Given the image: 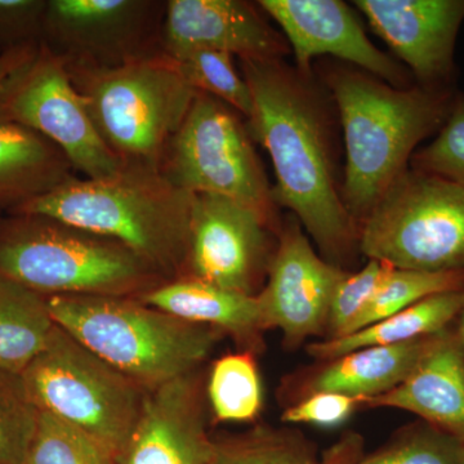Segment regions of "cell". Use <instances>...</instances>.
<instances>
[{"label":"cell","instance_id":"cell-1","mask_svg":"<svg viewBox=\"0 0 464 464\" xmlns=\"http://www.w3.org/2000/svg\"><path fill=\"white\" fill-rule=\"evenodd\" d=\"M240 72L253 100L246 127L273 161L275 203L340 267L359 249V226L342 199L331 94L284 58L240 61Z\"/></svg>","mask_w":464,"mask_h":464},{"label":"cell","instance_id":"cell-2","mask_svg":"<svg viewBox=\"0 0 464 464\" xmlns=\"http://www.w3.org/2000/svg\"><path fill=\"white\" fill-rule=\"evenodd\" d=\"M346 149L342 199L357 226L409 169L415 149L444 127L457 93L393 87L351 65L324 70Z\"/></svg>","mask_w":464,"mask_h":464},{"label":"cell","instance_id":"cell-3","mask_svg":"<svg viewBox=\"0 0 464 464\" xmlns=\"http://www.w3.org/2000/svg\"><path fill=\"white\" fill-rule=\"evenodd\" d=\"M194 195L159 170L75 179L11 213L51 217L123 244L167 282L186 275Z\"/></svg>","mask_w":464,"mask_h":464},{"label":"cell","instance_id":"cell-4","mask_svg":"<svg viewBox=\"0 0 464 464\" xmlns=\"http://www.w3.org/2000/svg\"><path fill=\"white\" fill-rule=\"evenodd\" d=\"M47 304L58 326L146 391L195 373L221 335L139 298L48 295Z\"/></svg>","mask_w":464,"mask_h":464},{"label":"cell","instance_id":"cell-5","mask_svg":"<svg viewBox=\"0 0 464 464\" xmlns=\"http://www.w3.org/2000/svg\"><path fill=\"white\" fill-rule=\"evenodd\" d=\"M0 275L43 295L140 298L166 283L123 244L41 215H0Z\"/></svg>","mask_w":464,"mask_h":464},{"label":"cell","instance_id":"cell-6","mask_svg":"<svg viewBox=\"0 0 464 464\" xmlns=\"http://www.w3.org/2000/svg\"><path fill=\"white\" fill-rule=\"evenodd\" d=\"M67 67L97 133L123 168L159 170L198 92L160 53L118 67Z\"/></svg>","mask_w":464,"mask_h":464},{"label":"cell","instance_id":"cell-7","mask_svg":"<svg viewBox=\"0 0 464 464\" xmlns=\"http://www.w3.org/2000/svg\"><path fill=\"white\" fill-rule=\"evenodd\" d=\"M21 378L39 411L81 430L114 459L139 420L146 395L57 324Z\"/></svg>","mask_w":464,"mask_h":464},{"label":"cell","instance_id":"cell-8","mask_svg":"<svg viewBox=\"0 0 464 464\" xmlns=\"http://www.w3.org/2000/svg\"><path fill=\"white\" fill-rule=\"evenodd\" d=\"M359 250L400 270L464 271V186L409 167L360 225Z\"/></svg>","mask_w":464,"mask_h":464},{"label":"cell","instance_id":"cell-9","mask_svg":"<svg viewBox=\"0 0 464 464\" xmlns=\"http://www.w3.org/2000/svg\"><path fill=\"white\" fill-rule=\"evenodd\" d=\"M243 119L222 101L198 92L168 145L160 172L192 195H217L252 208L280 232L279 207Z\"/></svg>","mask_w":464,"mask_h":464},{"label":"cell","instance_id":"cell-10","mask_svg":"<svg viewBox=\"0 0 464 464\" xmlns=\"http://www.w3.org/2000/svg\"><path fill=\"white\" fill-rule=\"evenodd\" d=\"M167 2L48 0L41 44L70 67L109 69L163 53Z\"/></svg>","mask_w":464,"mask_h":464},{"label":"cell","instance_id":"cell-11","mask_svg":"<svg viewBox=\"0 0 464 464\" xmlns=\"http://www.w3.org/2000/svg\"><path fill=\"white\" fill-rule=\"evenodd\" d=\"M0 116L56 145L83 179H105L121 168L92 123L65 63L43 44L0 99Z\"/></svg>","mask_w":464,"mask_h":464},{"label":"cell","instance_id":"cell-12","mask_svg":"<svg viewBox=\"0 0 464 464\" xmlns=\"http://www.w3.org/2000/svg\"><path fill=\"white\" fill-rule=\"evenodd\" d=\"M274 231L252 208L217 195H194L185 277L255 295L273 261Z\"/></svg>","mask_w":464,"mask_h":464},{"label":"cell","instance_id":"cell-13","mask_svg":"<svg viewBox=\"0 0 464 464\" xmlns=\"http://www.w3.org/2000/svg\"><path fill=\"white\" fill-rule=\"evenodd\" d=\"M265 14L282 27L295 69L314 75L313 61L331 54L393 87H411L408 70L369 41L359 18L340 0H261Z\"/></svg>","mask_w":464,"mask_h":464},{"label":"cell","instance_id":"cell-14","mask_svg":"<svg viewBox=\"0 0 464 464\" xmlns=\"http://www.w3.org/2000/svg\"><path fill=\"white\" fill-rule=\"evenodd\" d=\"M346 271L316 255L295 216L280 228L279 244L261 293L266 328H279L288 343L320 334L328 325L335 286Z\"/></svg>","mask_w":464,"mask_h":464},{"label":"cell","instance_id":"cell-15","mask_svg":"<svg viewBox=\"0 0 464 464\" xmlns=\"http://www.w3.org/2000/svg\"><path fill=\"white\" fill-rule=\"evenodd\" d=\"M353 5L411 69L417 84L454 90V50L464 0H356Z\"/></svg>","mask_w":464,"mask_h":464},{"label":"cell","instance_id":"cell-16","mask_svg":"<svg viewBox=\"0 0 464 464\" xmlns=\"http://www.w3.org/2000/svg\"><path fill=\"white\" fill-rule=\"evenodd\" d=\"M244 0H168L161 50L176 58L188 52H225L240 61L284 58L290 52L286 38Z\"/></svg>","mask_w":464,"mask_h":464},{"label":"cell","instance_id":"cell-17","mask_svg":"<svg viewBox=\"0 0 464 464\" xmlns=\"http://www.w3.org/2000/svg\"><path fill=\"white\" fill-rule=\"evenodd\" d=\"M203 393L197 372L146 391L139 420L115 464H210Z\"/></svg>","mask_w":464,"mask_h":464},{"label":"cell","instance_id":"cell-18","mask_svg":"<svg viewBox=\"0 0 464 464\" xmlns=\"http://www.w3.org/2000/svg\"><path fill=\"white\" fill-rule=\"evenodd\" d=\"M362 404L411 411L464 442V353L453 329L435 335L401 384Z\"/></svg>","mask_w":464,"mask_h":464},{"label":"cell","instance_id":"cell-19","mask_svg":"<svg viewBox=\"0 0 464 464\" xmlns=\"http://www.w3.org/2000/svg\"><path fill=\"white\" fill-rule=\"evenodd\" d=\"M139 299L185 322L227 332L240 343H257L261 332L267 329L258 295H244L192 277L160 284Z\"/></svg>","mask_w":464,"mask_h":464},{"label":"cell","instance_id":"cell-20","mask_svg":"<svg viewBox=\"0 0 464 464\" xmlns=\"http://www.w3.org/2000/svg\"><path fill=\"white\" fill-rule=\"evenodd\" d=\"M66 155L41 134L0 116V215L75 179Z\"/></svg>","mask_w":464,"mask_h":464},{"label":"cell","instance_id":"cell-21","mask_svg":"<svg viewBox=\"0 0 464 464\" xmlns=\"http://www.w3.org/2000/svg\"><path fill=\"white\" fill-rule=\"evenodd\" d=\"M436 334L404 343L360 348L332 360L310 383V392L377 398L401 384L431 346Z\"/></svg>","mask_w":464,"mask_h":464},{"label":"cell","instance_id":"cell-22","mask_svg":"<svg viewBox=\"0 0 464 464\" xmlns=\"http://www.w3.org/2000/svg\"><path fill=\"white\" fill-rule=\"evenodd\" d=\"M463 306L464 290L430 295L360 331L311 343L308 353L316 359L332 362L360 348L404 343L439 334L453 325Z\"/></svg>","mask_w":464,"mask_h":464},{"label":"cell","instance_id":"cell-23","mask_svg":"<svg viewBox=\"0 0 464 464\" xmlns=\"http://www.w3.org/2000/svg\"><path fill=\"white\" fill-rule=\"evenodd\" d=\"M54 326L45 295L0 275V371L23 374Z\"/></svg>","mask_w":464,"mask_h":464},{"label":"cell","instance_id":"cell-24","mask_svg":"<svg viewBox=\"0 0 464 464\" xmlns=\"http://www.w3.org/2000/svg\"><path fill=\"white\" fill-rule=\"evenodd\" d=\"M208 399L215 417L222 422H248L257 417L262 386L248 351L217 360L208 382Z\"/></svg>","mask_w":464,"mask_h":464},{"label":"cell","instance_id":"cell-25","mask_svg":"<svg viewBox=\"0 0 464 464\" xmlns=\"http://www.w3.org/2000/svg\"><path fill=\"white\" fill-rule=\"evenodd\" d=\"M453 290H464V271L422 273L393 268L362 313L342 335L351 334L380 320L395 315L430 295Z\"/></svg>","mask_w":464,"mask_h":464},{"label":"cell","instance_id":"cell-26","mask_svg":"<svg viewBox=\"0 0 464 464\" xmlns=\"http://www.w3.org/2000/svg\"><path fill=\"white\" fill-rule=\"evenodd\" d=\"M172 60L192 90L222 101L246 121L252 114L253 100L249 85L243 74L237 72L231 54L197 50Z\"/></svg>","mask_w":464,"mask_h":464},{"label":"cell","instance_id":"cell-27","mask_svg":"<svg viewBox=\"0 0 464 464\" xmlns=\"http://www.w3.org/2000/svg\"><path fill=\"white\" fill-rule=\"evenodd\" d=\"M210 464H320L315 451L299 435L257 429L246 435L213 442Z\"/></svg>","mask_w":464,"mask_h":464},{"label":"cell","instance_id":"cell-28","mask_svg":"<svg viewBox=\"0 0 464 464\" xmlns=\"http://www.w3.org/2000/svg\"><path fill=\"white\" fill-rule=\"evenodd\" d=\"M26 464H115V459L81 430L39 411Z\"/></svg>","mask_w":464,"mask_h":464},{"label":"cell","instance_id":"cell-29","mask_svg":"<svg viewBox=\"0 0 464 464\" xmlns=\"http://www.w3.org/2000/svg\"><path fill=\"white\" fill-rule=\"evenodd\" d=\"M38 418L21 375L0 371V464H26Z\"/></svg>","mask_w":464,"mask_h":464},{"label":"cell","instance_id":"cell-30","mask_svg":"<svg viewBox=\"0 0 464 464\" xmlns=\"http://www.w3.org/2000/svg\"><path fill=\"white\" fill-rule=\"evenodd\" d=\"M462 447L460 440L420 422L372 456L357 453L347 464H459Z\"/></svg>","mask_w":464,"mask_h":464},{"label":"cell","instance_id":"cell-31","mask_svg":"<svg viewBox=\"0 0 464 464\" xmlns=\"http://www.w3.org/2000/svg\"><path fill=\"white\" fill-rule=\"evenodd\" d=\"M411 168L464 186L463 94H457L450 114L436 139L414 152Z\"/></svg>","mask_w":464,"mask_h":464},{"label":"cell","instance_id":"cell-32","mask_svg":"<svg viewBox=\"0 0 464 464\" xmlns=\"http://www.w3.org/2000/svg\"><path fill=\"white\" fill-rule=\"evenodd\" d=\"M393 268L387 262L371 259L362 270L342 277L329 307L326 328L332 333L331 338L340 337L355 322Z\"/></svg>","mask_w":464,"mask_h":464},{"label":"cell","instance_id":"cell-33","mask_svg":"<svg viewBox=\"0 0 464 464\" xmlns=\"http://www.w3.org/2000/svg\"><path fill=\"white\" fill-rule=\"evenodd\" d=\"M48 0H0V52L41 44Z\"/></svg>","mask_w":464,"mask_h":464},{"label":"cell","instance_id":"cell-34","mask_svg":"<svg viewBox=\"0 0 464 464\" xmlns=\"http://www.w3.org/2000/svg\"><path fill=\"white\" fill-rule=\"evenodd\" d=\"M359 405H362L359 399L343 393L314 392L304 401L286 409L283 420L288 423L334 427L343 423Z\"/></svg>","mask_w":464,"mask_h":464},{"label":"cell","instance_id":"cell-35","mask_svg":"<svg viewBox=\"0 0 464 464\" xmlns=\"http://www.w3.org/2000/svg\"><path fill=\"white\" fill-rule=\"evenodd\" d=\"M39 47L41 44H29L0 53V99L18 72H23L32 63Z\"/></svg>","mask_w":464,"mask_h":464},{"label":"cell","instance_id":"cell-36","mask_svg":"<svg viewBox=\"0 0 464 464\" xmlns=\"http://www.w3.org/2000/svg\"><path fill=\"white\" fill-rule=\"evenodd\" d=\"M357 453H360V442L353 439L344 440L337 447L331 449L320 464H347Z\"/></svg>","mask_w":464,"mask_h":464},{"label":"cell","instance_id":"cell-37","mask_svg":"<svg viewBox=\"0 0 464 464\" xmlns=\"http://www.w3.org/2000/svg\"><path fill=\"white\" fill-rule=\"evenodd\" d=\"M454 323H456V329H453L454 334H456L464 353V306Z\"/></svg>","mask_w":464,"mask_h":464},{"label":"cell","instance_id":"cell-38","mask_svg":"<svg viewBox=\"0 0 464 464\" xmlns=\"http://www.w3.org/2000/svg\"><path fill=\"white\" fill-rule=\"evenodd\" d=\"M459 464H464V442H463L462 450H460Z\"/></svg>","mask_w":464,"mask_h":464},{"label":"cell","instance_id":"cell-39","mask_svg":"<svg viewBox=\"0 0 464 464\" xmlns=\"http://www.w3.org/2000/svg\"><path fill=\"white\" fill-rule=\"evenodd\" d=\"M0 53H2V52H0Z\"/></svg>","mask_w":464,"mask_h":464}]
</instances>
